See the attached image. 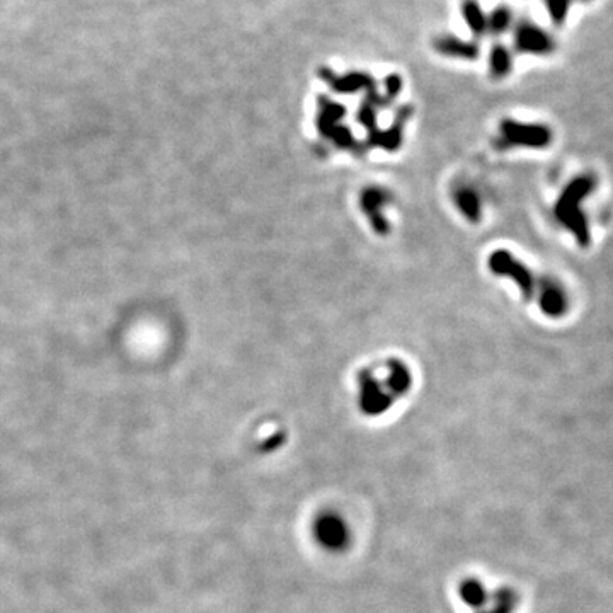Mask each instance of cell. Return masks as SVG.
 <instances>
[{
  "instance_id": "6da1fadb",
  "label": "cell",
  "mask_w": 613,
  "mask_h": 613,
  "mask_svg": "<svg viewBox=\"0 0 613 613\" xmlns=\"http://www.w3.org/2000/svg\"><path fill=\"white\" fill-rule=\"evenodd\" d=\"M489 266L496 275L510 276L518 283V287L522 288L523 295H533L535 285H533V276L530 271L523 266L520 261L516 263L515 258L508 253L493 254V258L489 259Z\"/></svg>"
},
{
  "instance_id": "7a4b0ae2",
  "label": "cell",
  "mask_w": 613,
  "mask_h": 613,
  "mask_svg": "<svg viewBox=\"0 0 613 613\" xmlns=\"http://www.w3.org/2000/svg\"><path fill=\"white\" fill-rule=\"evenodd\" d=\"M503 140L508 145H532L542 147L549 142V132L542 127H523L508 121L503 125Z\"/></svg>"
},
{
  "instance_id": "3957f363",
  "label": "cell",
  "mask_w": 613,
  "mask_h": 613,
  "mask_svg": "<svg viewBox=\"0 0 613 613\" xmlns=\"http://www.w3.org/2000/svg\"><path fill=\"white\" fill-rule=\"evenodd\" d=\"M317 537L326 547L339 549L348 539V533L344 528V523L339 520L338 516H322L317 523Z\"/></svg>"
},
{
  "instance_id": "277c9868",
  "label": "cell",
  "mask_w": 613,
  "mask_h": 613,
  "mask_svg": "<svg viewBox=\"0 0 613 613\" xmlns=\"http://www.w3.org/2000/svg\"><path fill=\"white\" fill-rule=\"evenodd\" d=\"M385 203V195L380 190L365 191V195L361 198V207L365 210L370 220H372L373 229L377 230V234H387L389 225L385 222L384 217L380 215V207Z\"/></svg>"
},
{
  "instance_id": "5b68a950",
  "label": "cell",
  "mask_w": 613,
  "mask_h": 613,
  "mask_svg": "<svg viewBox=\"0 0 613 613\" xmlns=\"http://www.w3.org/2000/svg\"><path fill=\"white\" fill-rule=\"evenodd\" d=\"M390 389L397 392V394H401V392H406L409 389V385H411V375L407 372V368L399 363V361H394L392 365H390V377L389 380Z\"/></svg>"
},
{
  "instance_id": "8992f818",
  "label": "cell",
  "mask_w": 613,
  "mask_h": 613,
  "mask_svg": "<svg viewBox=\"0 0 613 613\" xmlns=\"http://www.w3.org/2000/svg\"><path fill=\"white\" fill-rule=\"evenodd\" d=\"M457 205H459L460 210L470 218V220H479V196L474 193L472 190H460L459 195H457Z\"/></svg>"
}]
</instances>
